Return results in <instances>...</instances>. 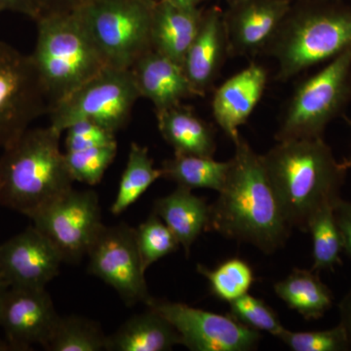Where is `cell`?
I'll use <instances>...</instances> for the list:
<instances>
[{"instance_id":"1","label":"cell","mask_w":351,"mask_h":351,"mask_svg":"<svg viewBox=\"0 0 351 351\" xmlns=\"http://www.w3.org/2000/svg\"><path fill=\"white\" fill-rule=\"evenodd\" d=\"M218 199L210 211L208 230L272 254L285 245L292 226L272 188L262 156L241 136Z\"/></svg>"},{"instance_id":"2","label":"cell","mask_w":351,"mask_h":351,"mask_svg":"<svg viewBox=\"0 0 351 351\" xmlns=\"http://www.w3.org/2000/svg\"><path fill=\"white\" fill-rule=\"evenodd\" d=\"M261 156L292 228L307 232L317 212L341 199L348 167L323 138L281 141Z\"/></svg>"},{"instance_id":"3","label":"cell","mask_w":351,"mask_h":351,"mask_svg":"<svg viewBox=\"0 0 351 351\" xmlns=\"http://www.w3.org/2000/svg\"><path fill=\"white\" fill-rule=\"evenodd\" d=\"M62 132L27 129L0 157V206L31 218L73 188L60 147Z\"/></svg>"},{"instance_id":"4","label":"cell","mask_w":351,"mask_h":351,"mask_svg":"<svg viewBox=\"0 0 351 351\" xmlns=\"http://www.w3.org/2000/svg\"><path fill=\"white\" fill-rule=\"evenodd\" d=\"M350 46V6L339 0H293L263 53L276 60V80L285 82Z\"/></svg>"},{"instance_id":"5","label":"cell","mask_w":351,"mask_h":351,"mask_svg":"<svg viewBox=\"0 0 351 351\" xmlns=\"http://www.w3.org/2000/svg\"><path fill=\"white\" fill-rule=\"evenodd\" d=\"M31 55L49 110L108 64L77 13L43 15Z\"/></svg>"},{"instance_id":"6","label":"cell","mask_w":351,"mask_h":351,"mask_svg":"<svg viewBox=\"0 0 351 351\" xmlns=\"http://www.w3.org/2000/svg\"><path fill=\"white\" fill-rule=\"evenodd\" d=\"M351 101V46L295 88L284 108L277 142L322 138Z\"/></svg>"},{"instance_id":"7","label":"cell","mask_w":351,"mask_h":351,"mask_svg":"<svg viewBox=\"0 0 351 351\" xmlns=\"http://www.w3.org/2000/svg\"><path fill=\"white\" fill-rule=\"evenodd\" d=\"M156 0H92L76 12L108 66L131 69L152 50Z\"/></svg>"},{"instance_id":"8","label":"cell","mask_w":351,"mask_h":351,"mask_svg":"<svg viewBox=\"0 0 351 351\" xmlns=\"http://www.w3.org/2000/svg\"><path fill=\"white\" fill-rule=\"evenodd\" d=\"M138 98L132 69L107 66L50 108V125L63 133L71 124L89 120L117 133Z\"/></svg>"},{"instance_id":"9","label":"cell","mask_w":351,"mask_h":351,"mask_svg":"<svg viewBox=\"0 0 351 351\" xmlns=\"http://www.w3.org/2000/svg\"><path fill=\"white\" fill-rule=\"evenodd\" d=\"M48 112L49 103L31 55L0 41V147L12 145Z\"/></svg>"},{"instance_id":"10","label":"cell","mask_w":351,"mask_h":351,"mask_svg":"<svg viewBox=\"0 0 351 351\" xmlns=\"http://www.w3.org/2000/svg\"><path fill=\"white\" fill-rule=\"evenodd\" d=\"M29 219L54 243L66 263H80L87 256L104 226L100 200L92 189L73 188Z\"/></svg>"},{"instance_id":"11","label":"cell","mask_w":351,"mask_h":351,"mask_svg":"<svg viewBox=\"0 0 351 351\" xmlns=\"http://www.w3.org/2000/svg\"><path fill=\"white\" fill-rule=\"evenodd\" d=\"M87 256L89 274L114 289L126 306L145 304L151 299L135 228L125 223L104 225Z\"/></svg>"},{"instance_id":"12","label":"cell","mask_w":351,"mask_h":351,"mask_svg":"<svg viewBox=\"0 0 351 351\" xmlns=\"http://www.w3.org/2000/svg\"><path fill=\"white\" fill-rule=\"evenodd\" d=\"M145 306L164 316L179 332L181 346L193 351H250L258 348L260 332L230 315L195 308L182 302L151 299Z\"/></svg>"},{"instance_id":"13","label":"cell","mask_w":351,"mask_h":351,"mask_svg":"<svg viewBox=\"0 0 351 351\" xmlns=\"http://www.w3.org/2000/svg\"><path fill=\"white\" fill-rule=\"evenodd\" d=\"M61 315L46 288L9 287L0 313V327L11 350H45Z\"/></svg>"},{"instance_id":"14","label":"cell","mask_w":351,"mask_h":351,"mask_svg":"<svg viewBox=\"0 0 351 351\" xmlns=\"http://www.w3.org/2000/svg\"><path fill=\"white\" fill-rule=\"evenodd\" d=\"M62 263L57 247L34 225L0 244V277L9 287L46 288Z\"/></svg>"},{"instance_id":"15","label":"cell","mask_w":351,"mask_h":351,"mask_svg":"<svg viewBox=\"0 0 351 351\" xmlns=\"http://www.w3.org/2000/svg\"><path fill=\"white\" fill-rule=\"evenodd\" d=\"M293 0H237L223 12L228 56L263 53L285 18Z\"/></svg>"},{"instance_id":"16","label":"cell","mask_w":351,"mask_h":351,"mask_svg":"<svg viewBox=\"0 0 351 351\" xmlns=\"http://www.w3.org/2000/svg\"><path fill=\"white\" fill-rule=\"evenodd\" d=\"M226 57L230 56L223 11L211 7L203 10L199 29L182 64L196 96L204 97L213 87Z\"/></svg>"},{"instance_id":"17","label":"cell","mask_w":351,"mask_h":351,"mask_svg":"<svg viewBox=\"0 0 351 351\" xmlns=\"http://www.w3.org/2000/svg\"><path fill=\"white\" fill-rule=\"evenodd\" d=\"M267 83V71L252 63L217 88L212 100L215 121L228 138H239V127L250 119L262 99Z\"/></svg>"},{"instance_id":"18","label":"cell","mask_w":351,"mask_h":351,"mask_svg":"<svg viewBox=\"0 0 351 351\" xmlns=\"http://www.w3.org/2000/svg\"><path fill=\"white\" fill-rule=\"evenodd\" d=\"M131 69L140 96L152 101L156 112L196 97L181 64L156 51L145 53Z\"/></svg>"},{"instance_id":"19","label":"cell","mask_w":351,"mask_h":351,"mask_svg":"<svg viewBox=\"0 0 351 351\" xmlns=\"http://www.w3.org/2000/svg\"><path fill=\"white\" fill-rule=\"evenodd\" d=\"M199 8H182L156 0L152 23V48L182 64L202 20Z\"/></svg>"},{"instance_id":"20","label":"cell","mask_w":351,"mask_h":351,"mask_svg":"<svg viewBox=\"0 0 351 351\" xmlns=\"http://www.w3.org/2000/svg\"><path fill=\"white\" fill-rule=\"evenodd\" d=\"M210 211L204 198L180 186L170 195L158 198L154 208V213L170 228L186 255L201 233L208 230Z\"/></svg>"},{"instance_id":"21","label":"cell","mask_w":351,"mask_h":351,"mask_svg":"<svg viewBox=\"0 0 351 351\" xmlns=\"http://www.w3.org/2000/svg\"><path fill=\"white\" fill-rule=\"evenodd\" d=\"M156 113L158 130L175 154L213 157L216 152L214 128L191 108L181 104Z\"/></svg>"},{"instance_id":"22","label":"cell","mask_w":351,"mask_h":351,"mask_svg":"<svg viewBox=\"0 0 351 351\" xmlns=\"http://www.w3.org/2000/svg\"><path fill=\"white\" fill-rule=\"evenodd\" d=\"M177 345H181L177 330L160 313L147 307L108 336L107 350L167 351Z\"/></svg>"},{"instance_id":"23","label":"cell","mask_w":351,"mask_h":351,"mask_svg":"<svg viewBox=\"0 0 351 351\" xmlns=\"http://www.w3.org/2000/svg\"><path fill=\"white\" fill-rule=\"evenodd\" d=\"M276 294L304 319H319L332 306L331 290L314 270L295 269L283 280L274 284Z\"/></svg>"},{"instance_id":"24","label":"cell","mask_w":351,"mask_h":351,"mask_svg":"<svg viewBox=\"0 0 351 351\" xmlns=\"http://www.w3.org/2000/svg\"><path fill=\"white\" fill-rule=\"evenodd\" d=\"M230 161L219 162L213 157L175 154L161 165L162 178L189 189H209L219 191L228 176Z\"/></svg>"},{"instance_id":"25","label":"cell","mask_w":351,"mask_h":351,"mask_svg":"<svg viewBox=\"0 0 351 351\" xmlns=\"http://www.w3.org/2000/svg\"><path fill=\"white\" fill-rule=\"evenodd\" d=\"M159 178H162V173L160 168L154 167L147 147L132 143L119 191L110 208L112 213L119 216L126 211Z\"/></svg>"},{"instance_id":"26","label":"cell","mask_w":351,"mask_h":351,"mask_svg":"<svg viewBox=\"0 0 351 351\" xmlns=\"http://www.w3.org/2000/svg\"><path fill=\"white\" fill-rule=\"evenodd\" d=\"M108 336L100 324L80 316H61L45 350H107Z\"/></svg>"},{"instance_id":"27","label":"cell","mask_w":351,"mask_h":351,"mask_svg":"<svg viewBox=\"0 0 351 351\" xmlns=\"http://www.w3.org/2000/svg\"><path fill=\"white\" fill-rule=\"evenodd\" d=\"M335 205L322 208L317 212L309 223L307 230L313 237V265L311 269L317 274L323 270H334L341 263L343 240L335 219Z\"/></svg>"},{"instance_id":"28","label":"cell","mask_w":351,"mask_h":351,"mask_svg":"<svg viewBox=\"0 0 351 351\" xmlns=\"http://www.w3.org/2000/svg\"><path fill=\"white\" fill-rule=\"evenodd\" d=\"M197 271L209 281L212 293L221 301L230 302L247 294L254 281L250 265L240 258H230L210 269L198 265Z\"/></svg>"},{"instance_id":"29","label":"cell","mask_w":351,"mask_h":351,"mask_svg":"<svg viewBox=\"0 0 351 351\" xmlns=\"http://www.w3.org/2000/svg\"><path fill=\"white\" fill-rule=\"evenodd\" d=\"M117 154V143L80 151L64 152L66 166L73 181L96 186L103 179Z\"/></svg>"},{"instance_id":"30","label":"cell","mask_w":351,"mask_h":351,"mask_svg":"<svg viewBox=\"0 0 351 351\" xmlns=\"http://www.w3.org/2000/svg\"><path fill=\"white\" fill-rule=\"evenodd\" d=\"M135 230L138 253L145 270L180 246L170 228L156 213H152Z\"/></svg>"},{"instance_id":"31","label":"cell","mask_w":351,"mask_h":351,"mask_svg":"<svg viewBox=\"0 0 351 351\" xmlns=\"http://www.w3.org/2000/svg\"><path fill=\"white\" fill-rule=\"evenodd\" d=\"M228 304L230 314L245 326L258 332H269L276 338L285 330L276 311L267 302L248 293Z\"/></svg>"},{"instance_id":"32","label":"cell","mask_w":351,"mask_h":351,"mask_svg":"<svg viewBox=\"0 0 351 351\" xmlns=\"http://www.w3.org/2000/svg\"><path fill=\"white\" fill-rule=\"evenodd\" d=\"M278 339L294 351H343L351 348L341 324L321 331L292 332L285 329Z\"/></svg>"},{"instance_id":"33","label":"cell","mask_w":351,"mask_h":351,"mask_svg":"<svg viewBox=\"0 0 351 351\" xmlns=\"http://www.w3.org/2000/svg\"><path fill=\"white\" fill-rule=\"evenodd\" d=\"M66 152L80 151L117 143L114 132L89 120H82L66 129Z\"/></svg>"},{"instance_id":"34","label":"cell","mask_w":351,"mask_h":351,"mask_svg":"<svg viewBox=\"0 0 351 351\" xmlns=\"http://www.w3.org/2000/svg\"><path fill=\"white\" fill-rule=\"evenodd\" d=\"M334 215L343 240V250L351 258V202L341 198L335 205Z\"/></svg>"},{"instance_id":"35","label":"cell","mask_w":351,"mask_h":351,"mask_svg":"<svg viewBox=\"0 0 351 351\" xmlns=\"http://www.w3.org/2000/svg\"><path fill=\"white\" fill-rule=\"evenodd\" d=\"M41 16L78 12L92 0H38Z\"/></svg>"},{"instance_id":"36","label":"cell","mask_w":351,"mask_h":351,"mask_svg":"<svg viewBox=\"0 0 351 351\" xmlns=\"http://www.w3.org/2000/svg\"><path fill=\"white\" fill-rule=\"evenodd\" d=\"M5 11L22 14L36 21L41 16L38 0H0V13Z\"/></svg>"},{"instance_id":"37","label":"cell","mask_w":351,"mask_h":351,"mask_svg":"<svg viewBox=\"0 0 351 351\" xmlns=\"http://www.w3.org/2000/svg\"><path fill=\"white\" fill-rule=\"evenodd\" d=\"M339 313H341L339 324L345 329L351 346V287L343 299L341 300V304H339Z\"/></svg>"},{"instance_id":"38","label":"cell","mask_w":351,"mask_h":351,"mask_svg":"<svg viewBox=\"0 0 351 351\" xmlns=\"http://www.w3.org/2000/svg\"><path fill=\"white\" fill-rule=\"evenodd\" d=\"M165 1L182 8H198L201 2L206 0H165Z\"/></svg>"},{"instance_id":"39","label":"cell","mask_w":351,"mask_h":351,"mask_svg":"<svg viewBox=\"0 0 351 351\" xmlns=\"http://www.w3.org/2000/svg\"><path fill=\"white\" fill-rule=\"evenodd\" d=\"M8 284L0 277V313H1L2 304H3L4 297H5L7 290H8Z\"/></svg>"},{"instance_id":"40","label":"cell","mask_w":351,"mask_h":351,"mask_svg":"<svg viewBox=\"0 0 351 351\" xmlns=\"http://www.w3.org/2000/svg\"><path fill=\"white\" fill-rule=\"evenodd\" d=\"M11 346H9L8 341L5 339L0 338V351H10Z\"/></svg>"},{"instance_id":"41","label":"cell","mask_w":351,"mask_h":351,"mask_svg":"<svg viewBox=\"0 0 351 351\" xmlns=\"http://www.w3.org/2000/svg\"><path fill=\"white\" fill-rule=\"evenodd\" d=\"M346 166H348V168L351 167V159L350 161H348V162H346Z\"/></svg>"},{"instance_id":"42","label":"cell","mask_w":351,"mask_h":351,"mask_svg":"<svg viewBox=\"0 0 351 351\" xmlns=\"http://www.w3.org/2000/svg\"><path fill=\"white\" fill-rule=\"evenodd\" d=\"M226 1H228V3L230 4L232 3V2L237 1V0H226Z\"/></svg>"}]
</instances>
